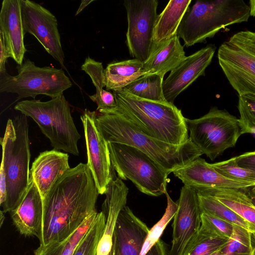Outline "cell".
I'll return each mask as SVG.
<instances>
[{
    "instance_id": "40",
    "label": "cell",
    "mask_w": 255,
    "mask_h": 255,
    "mask_svg": "<svg viewBox=\"0 0 255 255\" xmlns=\"http://www.w3.org/2000/svg\"><path fill=\"white\" fill-rule=\"evenodd\" d=\"M94 0H82L81 3L80 4V6L77 9L75 15H78L81 11L85 8L87 6H88L90 3L94 1Z\"/></svg>"
},
{
    "instance_id": "34",
    "label": "cell",
    "mask_w": 255,
    "mask_h": 255,
    "mask_svg": "<svg viewBox=\"0 0 255 255\" xmlns=\"http://www.w3.org/2000/svg\"><path fill=\"white\" fill-rule=\"evenodd\" d=\"M211 165L219 173L230 179L255 182V171L239 166L235 157L212 163Z\"/></svg>"
},
{
    "instance_id": "15",
    "label": "cell",
    "mask_w": 255,
    "mask_h": 255,
    "mask_svg": "<svg viewBox=\"0 0 255 255\" xmlns=\"http://www.w3.org/2000/svg\"><path fill=\"white\" fill-rule=\"evenodd\" d=\"M216 47L209 44L192 54L186 56L173 70L162 84L165 100L173 104L176 98L199 77L204 76L210 64Z\"/></svg>"
},
{
    "instance_id": "7",
    "label": "cell",
    "mask_w": 255,
    "mask_h": 255,
    "mask_svg": "<svg viewBox=\"0 0 255 255\" xmlns=\"http://www.w3.org/2000/svg\"><path fill=\"white\" fill-rule=\"evenodd\" d=\"M107 143L112 166L120 179L130 180L139 191L149 196L165 194L168 174L154 160L134 147Z\"/></svg>"
},
{
    "instance_id": "33",
    "label": "cell",
    "mask_w": 255,
    "mask_h": 255,
    "mask_svg": "<svg viewBox=\"0 0 255 255\" xmlns=\"http://www.w3.org/2000/svg\"><path fill=\"white\" fill-rule=\"evenodd\" d=\"M228 240L211 237L200 230L184 255H211L222 248Z\"/></svg>"
},
{
    "instance_id": "1",
    "label": "cell",
    "mask_w": 255,
    "mask_h": 255,
    "mask_svg": "<svg viewBox=\"0 0 255 255\" xmlns=\"http://www.w3.org/2000/svg\"><path fill=\"white\" fill-rule=\"evenodd\" d=\"M99 194L87 163L69 169L42 199L43 214L40 245L62 241L97 211Z\"/></svg>"
},
{
    "instance_id": "4",
    "label": "cell",
    "mask_w": 255,
    "mask_h": 255,
    "mask_svg": "<svg viewBox=\"0 0 255 255\" xmlns=\"http://www.w3.org/2000/svg\"><path fill=\"white\" fill-rule=\"evenodd\" d=\"M27 117L21 114L8 119L2 147L0 169L4 172L6 199L1 206L4 213L10 212L19 204L28 186L30 159Z\"/></svg>"
},
{
    "instance_id": "9",
    "label": "cell",
    "mask_w": 255,
    "mask_h": 255,
    "mask_svg": "<svg viewBox=\"0 0 255 255\" xmlns=\"http://www.w3.org/2000/svg\"><path fill=\"white\" fill-rule=\"evenodd\" d=\"M16 69L18 74L15 76L6 72L0 74V92L17 94L15 102L27 97L35 99L38 95L54 98L63 95L72 86L62 69L40 67L29 59Z\"/></svg>"
},
{
    "instance_id": "25",
    "label": "cell",
    "mask_w": 255,
    "mask_h": 255,
    "mask_svg": "<svg viewBox=\"0 0 255 255\" xmlns=\"http://www.w3.org/2000/svg\"><path fill=\"white\" fill-rule=\"evenodd\" d=\"M197 192L214 197L255 227V207L245 191L210 189Z\"/></svg>"
},
{
    "instance_id": "38",
    "label": "cell",
    "mask_w": 255,
    "mask_h": 255,
    "mask_svg": "<svg viewBox=\"0 0 255 255\" xmlns=\"http://www.w3.org/2000/svg\"><path fill=\"white\" fill-rule=\"evenodd\" d=\"M9 57H10V55L6 48L2 36L0 33V74L6 72L5 62Z\"/></svg>"
},
{
    "instance_id": "11",
    "label": "cell",
    "mask_w": 255,
    "mask_h": 255,
    "mask_svg": "<svg viewBox=\"0 0 255 255\" xmlns=\"http://www.w3.org/2000/svg\"><path fill=\"white\" fill-rule=\"evenodd\" d=\"M158 3L156 0H127L124 2L128 19L127 45L130 55L142 62L148 58L154 45Z\"/></svg>"
},
{
    "instance_id": "39",
    "label": "cell",
    "mask_w": 255,
    "mask_h": 255,
    "mask_svg": "<svg viewBox=\"0 0 255 255\" xmlns=\"http://www.w3.org/2000/svg\"><path fill=\"white\" fill-rule=\"evenodd\" d=\"M165 244L159 240L145 255H168Z\"/></svg>"
},
{
    "instance_id": "12",
    "label": "cell",
    "mask_w": 255,
    "mask_h": 255,
    "mask_svg": "<svg viewBox=\"0 0 255 255\" xmlns=\"http://www.w3.org/2000/svg\"><path fill=\"white\" fill-rule=\"evenodd\" d=\"M19 0L24 33L33 35L46 52L65 69L64 52L55 15L38 3L29 0Z\"/></svg>"
},
{
    "instance_id": "22",
    "label": "cell",
    "mask_w": 255,
    "mask_h": 255,
    "mask_svg": "<svg viewBox=\"0 0 255 255\" xmlns=\"http://www.w3.org/2000/svg\"><path fill=\"white\" fill-rule=\"evenodd\" d=\"M179 39L176 35L154 45L148 58L143 62L144 72L164 76L166 73L176 68L186 57Z\"/></svg>"
},
{
    "instance_id": "27",
    "label": "cell",
    "mask_w": 255,
    "mask_h": 255,
    "mask_svg": "<svg viewBox=\"0 0 255 255\" xmlns=\"http://www.w3.org/2000/svg\"><path fill=\"white\" fill-rule=\"evenodd\" d=\"M164 76L146 74L138 78L124 89L141 99L157 101H166L164 97L162 84Z\"/></svg>"
},
{
    "instance_id": "3",
    "label": "cell",
    "mask_w": 255,
    "mask_h": 255,
    "mask_svg": "<svg viewBox=\"0 0 255 255\" xmlns=\"http://www.w3.org/2000/svg\"><path fill=\"white\" fill-rule=\"evenodd\" d=\"M113 94L117 103L114 110L146 135L175 145L189 140L186 118L173 104L141 99L125 89Z\"/></svg>"
},
{
    "instance_id": "10",
    "label": "cell",
    "mask_w": 255,
    "mask_h": 255,
    "mask_svg": "<svg viewBox=\"0 0 255 255\" xmlns=\"http://www.w3.org/2000/svg\"><path fill=\"white\" fill-rule=\"evenodd\" d=\"M219 65L239 96L255 95V32L241 31L218 51Z\"/></svg>"
},
{
    "instance_id": "36",
    "label": "cell",
    "mask_w": 255,
    "mask_h": 255,
    "mask_svg": "<svg viewBox=\"0 0 255 255\" xmlns=\"http://www.w3.org/2000/svg\"><path fill=\"white\" fill-rule=\"evenodd\" d=\"M81 68L90 76L96 88V93L93 95L97 97L103 94L105 91L103 89L105 87V83L104 69L102 62L88 57L85 59Z\"/></svg>"
},
{
    "instance_id": "19",
    "label": "cell",
    "mask_w": 255,
    "mask_h": 255,
    "mask_svg": "<svg viewBox=\"0 0 255 255\" xmlns=\"http://www.w3.org/2000/svg\"><path fill=\"white\" fill-rule=\"evenodd\" d=\"M13 225L24 236H41L43 214V200L40 192L29 175L28 186L19 205L10 212Z\"/></svg>"
},
{
    "instance_id": "13",
    "label": "cell",
    "mask_w": 255,
    "mask_h": 255,
    "mask_svg": "<svg viewBox=\"0 0 255 255\" xmlns=\"http://www.w3.org/2000/svg\"><path fill=\"white\" fill-rule=\"evenodd\" d=\"M176 203L171 246L168 255H184L198 235L201 225V211L195 190L184 185Z\"/></svg>"
},
{
    "instance_id": "20",
    "label": "cell",
    "mask_w": 255,
    "mask_h": 255,
    "mask_svg": "<svg viewBox=\"0 0 255 255\" xmlns=\"http://www.w3.org/2000/svg\"><path fill=\"white\" fill-rule=\"evenodd\" d=\"M0 33L10 57L18 65L26 51L19 0H3L0 12Z\"/></svg>"
},
{
    "instance_id": "37",
    "label": "cell",
    "mask_w": 255,
    "mask_h": 255,
    "mask_svg": "<svg viewBox=\"0 0 255 255\" xmlns=\"http://www.w3.org/2000/svg\"><path fill=\"white\" fill-rule=\"evenodd\" d=\"M235 159L239 166L255 171V151L244 153Z\"/></svg>"
},
{
    "instance_id": "35",
    "label": "cell",
    "mask_w": 255,
    "mask_h": 255,
    "mask_svg": "<svg viewBox=\"0 0 255 255\" xmlns=\"http://www.w3.org/2000/svg\"><path fill=\"white\" fill-rule=\"evenodd\" d=\"M238 108L242 134H255V95L239 96Z\"/></svg>"
},
{
    "instance_id": "31",
    "label": "cell",
    "mask_w": 255,
    "mask_h": 255,
    "mask_svg": "<svg viewBox=\"0 0 255 255\" xmlns=\"http://www.w3.org/2000/svg\"><path fill=\"white\" fill-rule=\"evenodd\" d=\"M167 205L162 218L149 230L140 255H145L150 249L160 240L163 231L169 222L173 218L177 209L176 202H174L167 192L165 193Z\"/></svg>"
},
{
    "instance_id": "23",
    "label": "cell",
    "mask_w": 255,
    "mask_h": 255,
    "mask_svg": "<svg viewBox=\"0 0 255 255\" xmlns=\"http://www.w3.org/2000/svg\"><path fill=\"white\" fill-rule=\"evenodd\" d=\"M191 1V0H171L168 2L157 18L154 31V45L176 35L181 20Z\"/></svg>"
},
{
    "instance_id": "14",
    "label": "cell",
    "mask_w": 255,
    "mask_h": 255,
    "mask_svg": "<svg viewBox=\"0 0 255 255\" xmlns=\"http://www.w3.org/2000/svg\"><path fill=\"white\" fill-rule=\"evenodd\" d=\"M97 114L86 109L81 116L87 153V165L100 194L105 193L112 178V164L108 143L98 129Z\"/></svg>"
},
{
    "instance_id": "26",
    "label": "cell",
    "mask_w": 255,
    "mask_h": 255,
    "mask_svg": "<svg viewBox=\"0 0 255 255\" xmlns=\"http://www.w3.org/2000/svg\"><path fill=\"white\" fill-rule=\"evenodd\" d=\"M98 213L96 211L92 214L79 228L66 239L51 243L46 246L40 245L34 251V255H73L77 246L90 229Z\"/></svg>"
},
{
    "instance_id": "28",
    "label": "cell",
    "mask_w": 255,
    "mask_h": 255,
    "mask_svg": "<svg viewBox=\"0 0 255 255\" xmlns=\"http://www.w3.org/2000/svg\"><path fill=\"white\" fill-rule=\"evenodd\" d=\"M197 194L201 212L219 217L235 225L241 227L252 234L255 232L254 226L214 197L198 193Z\"/></svg>"
},
{
    "instance_id": "43",
    "label": "cell",
    "mask_w": 255,
    "mask_h": 255,
    "mask_svg": "<svg viewBox=\"0 0 255 255\" xmlns=\"http://www.w3.org/2000/svg\"><path fill=\"white\" fill-rule=\"evenodd\" d=\"M253 241V255H255V232L252 234Z\"/></svg>"
},
{
    "instance_id": "30",
    "label": "cell",
    "mask_w": 255,
    "mask_h": 255,
    "mask_svg": "<svg viewBox=\"0 0 255 255\" xmlns=\"http://www.w3.org/2000/svg\"><path fill=\"white\" fill-rule=\"evenodd\" d=\"M221 251L223 255H253L252 233L235 225L232 235Z\"/></svg>"
},
{
    "instance_id": "46",
    "label": "cell",
    "mask_w": 255,
    "mask_h": 255,
    "mask_svg": "<svg viewBox=\"0 0 255 255\" xmlns=\"http://www.w3.org/2000/svg\"><path fill=\"white\" fill-rule=\"evenodd\" d=\"M108 255H113V251L112 249L111 251L110 252V253Z\"/></svg>"
},
{
    "instance_id": "44",
    "label": "cell",
    "mask_w": 255,
    "mask_h": 255,
    "mask_svg": "<svg viewBox=\"0 0 255 255\" xmlns=\"http://www.w3.org/2000/svg\"><path fill=\"white\" fill-rule=\"evenodd\" d=\"M4 212L2 211H0V226H1L2 224V221L4 220Z\"/></svg>"
},
{
    "instance_id": "17",
    "label": "cell",
    "mask_w": 255,
    "mask_h": 255,
    "mask_svg": "<svg viewBox=\"0 0 255 255\" xmlns=\"http://www.w3.org/2000/svg\"><path fill=\"white\" fill-rule=\"evenodd\" d=\"M149 230L146 225L125 206L118 216L114 231L113 255H140Z\"/></svg>"
},
{
    "instance_id": "41",
    "label": "cell",
    "mask_w": 255,
    "mask_h": 255,
    "mask_svg": "<svg viewBox=\"0 0 255 255\" xmlns=\"http://www.w3.org/2000/svg\"><path fill=\"white\" fill-rule=\"evenodd\" d=\"M245 192L250 197L253 204L255 207V193L252 192L250 189H249V188L246 190Z\"/></svg>"
},
{
    "instance_id": "2",
    "label": "cell",
    "mask_w": 255,
    "mask_h": 255,
    "mask_svg": "<svg viewBox=\"0 0 255 255\" xmlns=\"http://www.w3.org/2000/svg\"><path fill=\"white\" fill-rule=\"evenodd\" d=\"M96 123L107 143H122L137 148L154 160L168 175L203 154L190 138L184 143L175 145L146 135L115 110L97 115Z\"/></svg>"
},
{
    "instance_id": "6",
    "label": "cell",
    "mask_w": 255,
    "mask_h": 255,
    "mask_svg": "<svg viewBox=\"0 0 255 255\" xmlns=\"http://www.w3.org/2000/svg\"><path fill=\"white\" fill-rule=\"evenodd\" d=\"M14 109L33 120L54 149L79 155L77 142L81 135L63 95L46 102L35 99L21 101L16 104Z\"/></svg>"
},
{
    "instance_id": "8",
    "label": "cell",
    "mask_w": 255,
    "mask_h": 255,
    "mask_svg": "<svg viewBox=\"0 0 255 255\" xmlns=\"http://www.w3.org/2000/svg\"><path fill=\"white\" fill-rule=\"evenodd\" d=\"M189 138L211 160L234 147L242 134L239 119L216 107L201 117L186 119Z\"/></svg>"
},
{
    "instance_id": "24",
    "label": "cell",
    "mask_w": 255,
    "mask_h": 255,
    "mask_svg": "<svg viewBox=\"0 0 255 255\" xmlns=\"http://www.w3.org/2000/svg\"><path fill=\"white\" fill-rule=\"evenodd\" d=\"M104 74L106 89L117 91L146 73L143 68V62L133 58L109 64Z\"/></svg>"
},
{
    "instance_id": "42",
    "label": "cell",
    "mask_w": 255,
    "mask_h": 255,
    "mask_svg": "<svg viewBox=\"0 0 255 255\" xmlns=\"http://www.w3.org/2000/svg\"><path fill=\"white\" fill-rule=\"evenodd\" d=\"M251 16H255V0H251L249 1Z\"/></svg>"
},
{
    "instance_id": "16",
    "label": "cell",
    "mask_w": 255,
    "mask_h": 255,
    "mask_svg": "<svg viewBox=\"0 0 255 255\" xmlns=\"http://www.w3.org/2000/svg\"><path fill=\"white\" fill-rule=\"evenodd\" d=\"M184 185L196 191L210 189H230L246 191L255 182L234 180L217 172L204 159L199 157L173 172Z\"/></svg>"
},
{
    "instance_id": "32",
    "label": "cell",
    "mask_w": 255,
    "mask_h": 255,
    "mask_svg": "<svg viewBox=\"0 0 255 255\" xmlns=\"http://www.w3.org/2000/svg\"><path fill=\"white\" fill-rule=\"evenodd\" d=\"M200 230L208 235L229 240L233 234L235 225L216 216L201 212Z\"/></svg>"
},
{
    "instance_id": "5",
    "label": "cell",
    "mask_w": 255,
    "mask_h": 255,
    "mask_svg": "<svg viewBox=\"0 0 255 255\" xmlns=\"http://www.w3.org/2000/svg\"><path fill=\"white\" fill-rule=\"evenodd\" d=\"M249 5L243 0H197L188 8L177 31L184 45L206 41L226 26L248 21Z\"/></svg>"
},
{
    "instance_id": "21",
    "label": "cell",
    "mask_w": 255,
    "mask_h": 255,
    "mask_svg": "<svg viewBox=\"0 0 255 255\" xmlns=\"http://www.w3.org/2000/svg\"><path fill=\"white\" fill-rule=\"evenodd\" d=\"M68 157V154L54 149L40 153L33 162L29 175L33 178L42 199L71 169Z\"/></svg>"
},
{
    "instance_id": "29",
    "label": "cell",
    "mask_w": 255,
    "mask_h": 255,
    "mask_svg": "<svg viewBox=\"0 0 255 255\" xmlns=\"http://www.w3.org/2000/svg\"><path fill=\"white\" fill-rule=\"evenodd\" d=\"M106 216L103 211L97 217L83 240L75 249L73 255H97L99 243L104 234Z\"/></svg>"
},
{
    "instance_id": "18",
    "label": "cell",
    "mask_w": 255,
    "mask_h": 255,
    "mask_svg": "<svg viewBox=\"0 0 255 255\" xmlns=\"http://www.w3.org/2000/svg\"><path fill=\"white\" fill-rule=\"evenodd\" d=\"M112 167V178L105 193L102 211L106 216L105 227L99 243L97 255H108L112 250L113 236L118 216L126 206L128 188Z\"/></svg>"
},
{
    "instance_id": "45",
    "label": "cell",
    "mask_w": 255,
    "mask_h": 255,
    "mask_svg": "<svg viewBox=\"0 0 255 255\" xmlns=\"http://www.w3.org/2000/svg\"><path fill=\"white\" fill-rule=\"evenodd\" d=\"M250 190H251L252 192H253L255 193V185H254V186H253V187H251V189H250Z\"/></svg>"
}]
</instances>
